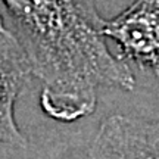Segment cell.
I'll use <instances>...</instances> for the list:
<instances>
[{"label":"cell","instance_id":"obj_1","mask_svg":"<svg viewBox=\"0 0 159 159\" xmlns=\"http://www.w3.org/2000/svg\"><path fill=\"white\" fill-rule=\"evenodd\" d=\"M97 2L2 0L41 84L40 106L59 122L94 114L102 89L136 87L130 65L106 44Z\"/></svg>","mask_w":159,"mask_h":159},{"label":"cell","instance_id":"obj_2","mask_svg":"<svg viewBox=\"0 0 159 159\" xmlns=\"http://www.w3.org/2000/svg\"><path fill=\"white\" fill-rule=\"evenodd\" d=\"M102 33L116 44L121 61L159 78V0H134L114 18L103 19Z\"/></svg>","mask_w":159,"mask_h":159},{"label":"cell","instance_id":"obj_3","mask_svg":"<svg viewBox=\"0 0 159 159\" xmlns=\"http://www.w3.org/2000/svg\"><path fill=\"white\" fill-rule=\"evenodd\" d=\"M31 77V65L21 41L0 16V143L28 146L15 119V105Z\"/></svg>","mask_w":159,"mask_h":159},{"label":"cell","instance_id":"obj_4","mask_svg":"<svg viewBox=\"0 0 159 159\" xmlns=\"http://www.w3.org/2000/svg\"><path fill=\"white\" fill-rule=\"evenodd\" d=\"M89 158H159V121L111 115L87 152Z\"/></svg>","mask_w":159,"mask_h":159}]
</instances>
